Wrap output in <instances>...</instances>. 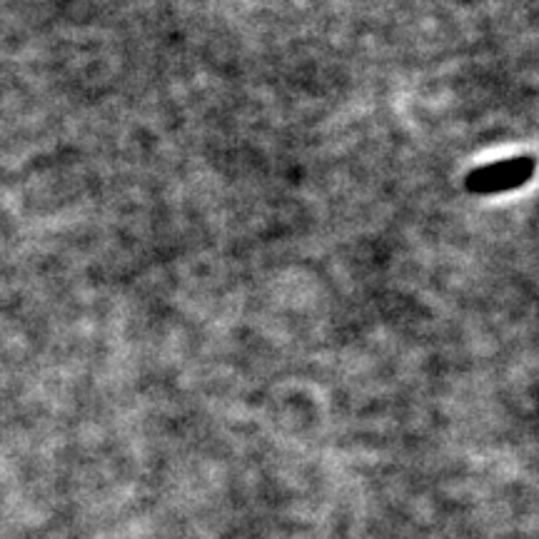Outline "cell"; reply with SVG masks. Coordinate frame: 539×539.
<instances>
[{
  "label": "cell",
  "mask_w": 539,
  "mask_h": 539,
  "mask_svg": "<svg viewBox=\"0 0 539 539\" xmlns=\"http://www.w3.org/2000/svg\"><path fill=\"white\" fill-rule=\"evenodd\" d=\"M535 173V158H512L507 163L487 165V168L475 170L467 175V190L475 195H490V193H505V190L520 188Z\"/></svg>",
  "instance_id": "1"
}]
</instances>
